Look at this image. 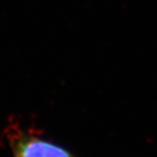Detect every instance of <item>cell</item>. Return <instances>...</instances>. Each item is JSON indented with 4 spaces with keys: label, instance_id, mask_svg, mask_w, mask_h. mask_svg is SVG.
Masks as SVG:
<instances>
[{
    "label": "cell",
    "instance_id": "cell-1",
    "mask_svg": "<svg viewBox=\"0 0 157 157\" xmlns=\"http://www.w3.org/2000/svg\"><path fill=\"white\" fill-rule=\"evenodd\" d=\"M5 136L13 157H77L72 151L30 128L10 123Z\"/></svg>",
    "mask_w": 157,
    "mask_h": 157
}]
</instances>
